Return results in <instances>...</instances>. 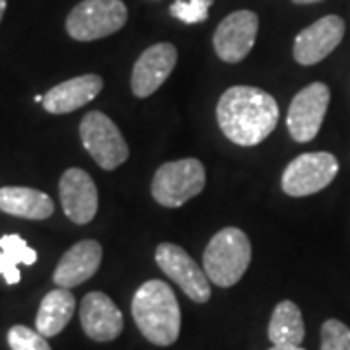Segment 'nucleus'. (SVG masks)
<instances>
[{
  "mask_svg": "<svg viewBox=\"0 0 350 350\" xmlns=\"http://www.w3.org/2000/svg\"><path fill=\"white\" fill-rule=\"evenodd\" d=\"M213 2L214 0H175L170 6V12L183 24H200L208 20Z\"/></svg>",
  "mask_w": 350,
  "mask_h": 350,
  "instance_id": "412c9836",
  "label": "nucleus"
},
{
  "mask_svg": "<svg viewBox=\"0 0 350 350\" xmlns=\"http://www.w3.org/2000/svg\"><path fill=\"white\" fill-rule=\"evenodd\" d=\"M259 31V18L251 10H236L218 24L213 45L220 61L236 64L253 49Z\"/></svg>",
  "mask_w": 350,
  "mask_h": 350,
  "instance_id": "9d476101",
  "label": "nucleus"
},
{
  "mask_svg": "<svg viewBox=\"0 0 350 350\" xmlns=\"http://www.w3.org/2000/svg\"><path fill=\"white\" fill-rule=\"evenodd\" d=\"M347 25L340 16L329 14L301 29L294 39V59L301 66L321 63L345 38Z\"/></svg>",
  "mask_w": 350,
  "mask_h": 350,
  "instance_id": "9b49d317",
  "label": "nucleus"
},
{
  "mask_svg": "<svg viewBox=\"0 0 350 350\" xmlns=\"http://www.w3.org/2000/svg\"><path fill=\"white\" fill-rule=\"evenodd\" d=\"M206 185L204 165L197 158L162 163L152 179V197L165 208H179Z\"/></svg>",
  "mask_w": 350,
  "mask_h": 350,
  "instance_id": "20e7f679",
  "label": "nucleus"
},
{
  "mask_svg": "<svg viewBox=\"0 0 350 350\" xmlns=\"http://www.w3.org/2000/svg\"><path fill=\"white\" fill-rule=\"evenodd\" d=\"M294 4H300V6H304V4H317V2H323V0H292Z\"/></svg>",
  "mask_w": 350,
  "mask_h": 350,
  "instance_id": "393cba45",
  "label": "nucleus"
},
{
  "mask_svg": "<svg viewBox=\"0 0 350 350\" xmlns=\"http://www.w3.org/2000/svg\"><path fill=\"white\" fill-rule=\"evenodd\" d=\"M0 213L25 220H47L55 213V202L38 189L0 187Z\"/></svg>",
  "mask_w": 350,
  "mask_h": 350,
  "instance_id": "f3484780",
  "label": "nucleus"
},
{
  "mask_svg": "<svg viewBox=\"0 0 350 350\" xmlns=\"http://www.w3.org/2000/svg\"><path fill=\"white\" fill-rule=\"evenodd\" d=\"M133 319L142 337L156 347H170L181 333V310L174 290L163 280H148L135 292Z\"/></svg>",
  "mask_w": 350,
  "mask_h": 350,
  "instance_id": "f03ea898",
  "label": "nucleus"
},
{
  "mask_svg": "<svg viewBox=\"0 0 350 350\" xmlns=\"http://www.w3.org/2000/svg\"><path fill=\"white\" fill-rule=\"evenodd\" d=\"M6 12V0H0V22H2V16Z\"/></svg>",
  "mask_w": 350,
  "mask_h": 350,
  "instance_id": "a878e982",
  "label": "nucleus"
},
{
  "mask_svg": "<svg viewBox=\"0 0 350 350\" xmlns=\"http://www.w3.org/2000/svg\"><path fill=\"white\" fill-rule=\"evenodd\" d=\"M204 273L208 280L220 288L238 284L247 273L251 262V241L239 228H222L208 241L202 253Z\"/></svg>",
  "mask_w": 350,
  "mask_h": 350,
  "instance_id": "7ed1b4c3",
  "label": "nucleus"
},
{
  "mask_svg": "<svg viewBox=\"0 0 350 350\" xmlns=\"http://www.w3.org/2000/svg\"><path fill=\"white\" fill-rule=\"evenodd\" d=\"M103 88V80L98 75H82L53 86L45 94L43 107L51 115L72 113L98 98Z\"/></svg>",
  "mask_w": 350,
  "mask_h": 350,
  "instance_id": "dca6fc26",
  "label": "nucleus"
},
{
  "mask_svg": "<svg viewBox=\"0 0 350 350\" xmlns=\"http://www.w3.org/2000/svg\"><path fill=\"white\" fill-rule=\"evenodd\" d=\"M269 350H304L301 347H292V345H273V349H269Z\"/></svg>",
  "mask_w": 350,
  "mask_h": 350,
  "instance_id": "b1692460",
  "label": "nucleus"
},
{
  "mask_svg": "<svg viewBox=\"0 0 350 350\" xmlns=\"http://www.w3.org/2000/svg\"><path fill=\"white\" fill-rule=\"evenodd\" d=\"M43 100H45V96H36V101H38V103H43Z\"/></svg>",
  "mask_w": 350,
  "mask_h": 350,
  "instance_id": "bb28decb",
  "label": "nucleus"
},
{
  "mask_svg": "<svg viewBox=\"0 0 350 350\" xmlns=\"http://www.w3.org/2000/svg\"><path fill=\"white\" fill-rule=\"evenodd\" d=\"M76 310L75 294L68 288H55L41 300L36 329L43 337H57L70 323Z\"/></svg>",
  "mask_w": 350,
  "mask_h": 350,
  "instance_id": "a211bd4d",
  "label": "nucleus"
},
{
  "mask_svg": "<svg viewBox=\"0 0 350 350\" xmlns=\"http://www.w3.org/2000/svg\"><path fill=\"white\" fill-rule=\"evenodd\" d=\"M329 101L331 92L323 82H313L300 90L288 109L286 125L290 137L296 142H312L323 125Z\"/></svg>",
  "mask_w": 350,
  "mask_h": 350,
  "instance_id": "6e6552de",
  "label": "nucleus"
},
{
  "mask_svg": "<svg viewBox=\"0 0 350 350\" xmlns=\"http://www.w3.org/2000/svg\"><path fill=\"white\" fill-rule=\"evenodd\" d=\"M156 262L165 276H170L195 304L211 300V280L187 251L175 243H160L156 250Z\"/></svg>",
  "mask_w": 350,
  "mask_h": 350,
  "instance_id": "1a4fd4ad",
  "label": "nucleus"
},
{
  "mask_svg": "<svg viewBox=\"0 0 350 350\" xmlns=\"http://www.w3.org/2000/svg\"><path fill=\"white\" fill-rule=\"evenodd\" d=\"M8 345L12 350H51L47 337H43L38 329L25 325H14L8 331Z\"/></svg>",
  "mask_w": 350,
  "mask_h": 350,
  "instance_id": "4be33fe9",
  "label": "nucleus"
},
{
  "mask_svg": "<svg viewBox=\"0 0 350 350\" xmlns=\"http://www.w3.org/2000/svg\"><path fill=\"white\" fill-rule=\"evenodd\" d=\"M38 253L31 250L24 238L18 234H6L0 236V275L4 276L6 284H18L20 282V265H36Z\"/></svg>",
  "mask_w": 350,
  "mask_h": 350,
  "instance_id": "aec40b11",
  "label": "nucleus"
},
{
  "mask_svg": "<svg viewBox=\"0 0 350 350\" xmlns=\"http://www.w3.org/2000/svg\"><path fill=\"white\" fill-rule=\"evenodd\" d=\"M78 133L86 152L101 170L113 172L129 160L126 140L105 113L90 111L84 115Z\"/></svg>",
  "mask_w": 350,
  "mask_h": 350,
  "instance_id": "423d86ee",
  "label": "nucleus"
},
{
  "mask_svg": "<svg viewBox=\"0 0 350 350\" xmlns=\"http://www.w3.org/2000/svg\"><path fill=\"white\" fill-rule=\"evenodd\" d=\"M80 323L88 338L109 342L123 333V313L103 292H90L80 301Z\"/></svg>",
  "mask_w": 350,
  "mask_h": 350,
  "instance_id": "4468645a",
  "label": "nucleus"
},
{
  "mask_svg": "<svg viewBox=\"0 0 350 350\" xmlns=\"http://www.w3.org/2000/svg\"><path fill=\"white\" fill-rule=\"evenodd\" d=\"M321 350H350V327L338 319L321 325Z\"/></svg>",
  "mask_w": 350,
  "mask_h": 350,
  "instance_id": "5701e85b",
  "label": "nucleus"
},
{
  "mask_svg": "<svg viewBox=\"0 0 350 350\" xmlns=\"http://www.w3.org/2000/svg\"><path fill=\"white\" fill-rule=\"evenodd\" d=\"M304 338H306V325L301 319L300 308L290 300L276 304L269 323V340L276 347L278 345L301 347Z\"/></svg>",
  "mask_w": 350,
  "mask_h": 350,
  "instance_id": "6ab92c4d",
  "label": "nucleus"
},
{
  "mask_svg": "<svg viewBox=\"0 0 350 350\" xmlns=\"http://www.w3.org/2000/svg\"><path fill=\"white\" fill-rule=\"evenodd\" d=\"M123 0H82L66 18V31L76 41H96L117 33L126 24Z\"/></svg>",
  "mask_w": 350,
  "mask_h": 350,
  "instance_id": "39448f33",
  "label": "nucleus"
},
{
  "mask_svg": "<svg viewBox=\"0 0 350 350\" xmlns=\"http://www.w3.org/2000/svg\"><path fill=\"white\" fill-rule=\"evenodd\" d=\"M103 250L96 239H82L61 257L53 273V282L59 288H75L84 284L98 273Z\"/></svg>",
  "mask_w": 350,
  "mask_h": 350,
  "instance_id": "2eb2a0df",
  "label": "nucleus"
},
{
  "mask_svg": "<svg viewBox=\"0 0 350 350\" xmlns=\"http://www.w3.org/2000/svg\"><path fill=\"white\" fill-rule=\"evenodd\" d=\"M61 204L68 220L88 224L98 213V187L94 179L80 167H68L59 181Z\"/></svg>",
  "mask_w": 350,
  "mask_h": 350,
  "instance_id": "ddd939ff",
  "label": "nucleus"
},
{
  "mask_svg": "<svg viewBox=\"0 0 350 350\" xmlns=\"http://www.w3.org/2000/svg\"><path fill=\"white\" fill-rule=\"evenodd\" d=\"M278 103L261 88L232 86L220 96L216 119L228 140L238 146H257L278 125Z\"/></svg>",
  "mask_w": 350,
  "mask_h": 350,
  "instance_id": "f257e3e1",
  "label": "nucleus"
},
{
  "mask_svg": "<svg viewBox=\"0 0 350 350\" xmlns=\"http://www.w3.org/2000/svg\"><path fill=\"white\" fill-rule=\"evenodd\" d=\"M177 64V49L174 43L150 45L137 59L131 76V88L137 98H150L170 78Z\"/></svg>",
  "mask_w": 350,
  "mask_h": 350,
  "instance_id": "f8f14e48",
  "label": "nucleus"
},
{
  "mask_svg": "<svg viewBox=\"0 0 350 350\" xmlns=\"http://www.w3.org/2000/svg\"><path fill=\"white\" fill-rule=\"evenodd\" d=\"M338 160L329 152H306L288 163L280 185L288 197H310L333 183Z\"/></svg>",
  "mask_w": 350,
  "mask_h": 350,
  "instance_id": "0eeeda50",
  "label": "nucleus"
}]
</instances>
